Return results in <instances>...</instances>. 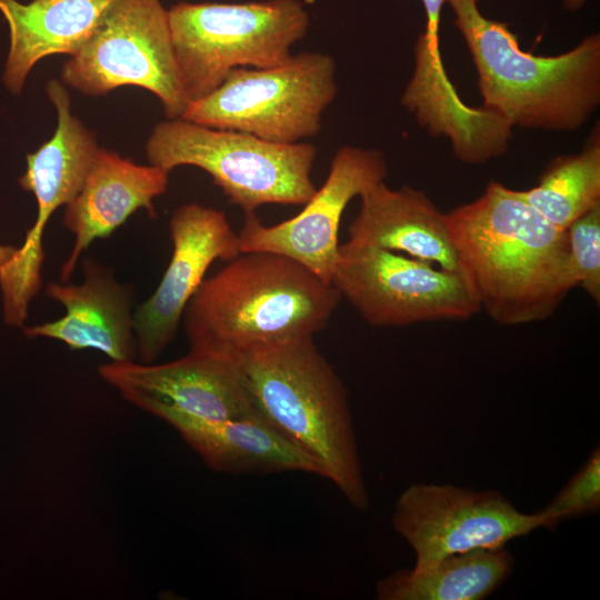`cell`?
I'll list each match as a JSON object with an SVG mask.
<instances>
[{
  "label": "cell",
  "mask_w": 600,
  "mask_h": 600,
  "mask_svg": "<svg viewBox=\"0 0 600 600\" xmlns=\"http://www.w3.org/2000/svg\"><path fill=\"white\" fill-rule=\"evenodd\" d=\"M168 14L189 102L212 92L233 69L286 62L309 28V13L300 0L180 2Z\"/></svg>",
  "instance_id": "6"
},
{
  "label": "cell",
  "mask_w": 600,
  "mask_h": 600,
  "mask_svg": "<svg viewBox=\"0 0 600 600\" xmlns=\"http://www.w3.org/2000/svg\"><path fill=\"white\" fill-rule=\"evenodd\" d=\"M18 248L0 244V269L14 256Z\"/></svg>",
  "instance_id": "24"
},
{
  "label": "cell",
  "mask_w": 600,
  "mask_h": 600,
  "mask_svg": "<svg viewBox=\"0 0 600 600\" xmlns=\"http://www.w3.org/2000/svg\"><path fill=\"white\" fill-rule=\"evenodd\" d=\"M46 294L61 303L66 314L24 328V336L59 340L71 350L94 349L111 361L136 360L131 291L116 281L111 270L87 258L81 283L52 281Z\"/></svg>",
  "instance_id": "14"
},
{
  "label": "cell",
  "mask_w": 600,
  "mask_h": 600,
  "mask_svg": "<svg viewBox=\"0 0 600 600\" xmlns=\"http://www.w3.org/2000/svg\"><path fill=\"white\" fill-rule=\"evenodd\" d=\"M600 509V451L597 447L586 463L543 509L554 521L596 513Z\"/></svg>",
  "instance_id": "23"
},
{
  "label": "cell",
  "mask_w": 600,
  "mask_h": 600,
  "mask_svg": "<svg viewBox=\"0 0 600 600\" xmlns=\"http://www.w3.org/2000/svg\"><path fill=\"white\" fill-rule=\"evenodd\" d=\"M172 253L154 292L133 311L137 358L152 363L174 339L184 310L216 260L240 251L239 236L221 210L186 203L169 222Z\"/></svg>",
  "instance_id": "13"
},
{
  "label": "cell",
  "mask_w": 600,
  "mask_h": 600,
  "mask_svg": "<svg viewBox=\"0 0 600 600\" xmlns=\"http://www.w3.org/2000/svg\"><path fill=\"white\" fill-rule=\"evenodd\" d=\"M513 556L504 548H479L454 553L433 567L399 569L379 580V600H481L510 576Z\"/></svg>",
  "instance_id": "20"
},
{
  "label": "cell",
  "mask_w": 600,
  "mask_h": 600,
  "mask_svg": "<svg viewBox=\"0 0 600 600\" xmlns=\"http://www.w3.org/2000/svg\"><path fill=\"white\" fill-rule=\"evenodd\" d=\"M146 153L150 164L169 172L202 169L244 214L263 204L303 206L317 191L311 178L317 149L308 142L277 143L177 118L154 127Z\"/></svg>",
  "instance_id": "5"
},
{
  "label": "cell",
  "mask_w": 600,
  "mask_h": 600,
  "mask_svg": "<svg viewBox=\"0 0 600 600\" xmlns=\"http://www.w3.org/2000/svg\"><path fill=\"white\" fill-rule=\"evenodd\" d=\"M98 372L128 402L162 420L260 417L233 359L216 351L190 348L182 358L160 364L111 361Z\"/></svg>",
  "instance_id": "12"
},
{
  "label": "cell",
  "mask_w": 600,
  "mask_h": 600,
  "mask_svg": "<svg viewBox=\"0 0 600 600\" xmlns=\"http://www.w3.org/2000/svg\"><path fill=\"white\" fill-rule=\"evenodd\" d=\"M164 421L217 472L268 474L300 471L320 476L318 466L261 417L204 421L169 416Z\"/></svg>",
  "instance_id": "19"
},
{
  "label": "cell",
  "mask_w": 600,
  "mask_h": 600,
  "mask_svg": "<svg viewBox=\"0 0 600 600\" xmlns=\"http://www.w3.org/2000/svg\"><path fill=\"white\" fill-rule=\"evenodd\" d=\"M341 296L299 262L274 252H240L202 281L183 324L190 348L229 357L323 330Z\"/></svg>",
  "instance_id": "3"
},
{
  "label": "cell",
  "mask_w": 600,
  "mask_h": 600,
  "mask_svg": "<svg viewBox=\"0 0 600 600\" xmlns=\"http://www.w3.org/2000/svg\"><path fill=\"white\" fill-rule=\"evenodd\" d=\"M388 174L384 156L376 149L343 146L331 161L328 177L294 217L273 226L247 213L241 252L268 251L286 256L331 284L339 259V227L348 203Z\"/></svg>",
  "instance_id": "11"
},
{
  "label": "cell",
  "mask_w": 600,
  "mask_h": 600,
  "mask_svg": "<svg viewBox=\"0 0 600 600\" xmlns=\"http://www.w3.org/2000/svg\"><path fill=\"white\" fill-rule=\"evenodd\" d=\"M348 228L347 242L381 248L460 272L446 213L414 188H389L384 181L368 188ZM461 273V272H460Z\"/></svg>",
  "instance_id": "16"
},
{
  "label": "cell",
  "mask_w": 600,
  "mask_h": 600,
  "mask_svg": "<svg viewBox=\"0 0 600 600\" xmlns=\"http://www.w3.org/2000/svg\"><path fill=\"white\" fill-rule=\"evenodd\" d=\"M259 416L357 510L369 507L343 381L302 336L231 356Z\"/></svg>",
  "instance_id": "2"
},
{
  "label": "cell",
  "mask_w": 600,
  "mask_h": 600,
  "mask_svg": "<svg viewBox=\"0 0 600 600\" xmlns=\"http://www.w3.org/2000/svg\"><path fill=\"white\" fill-rule=\"evenodd\" d=\"M460 272L480 310L518 326L551 317L571 290L567 230L491 181L472 202L446 213Z\"/></svg>",
  "instance_id": "1"
},
{
  "label": "cell",
  "mask_w": 600,
  "mask_h": 600,
  "mask_svg": "<svg viewBox=\"0 0 600 600\" xmlns=\"http://www.w3.org/2000/svg\"><path fill=\"white\" fill-rule=\"evenodd\" d=\"M116 1L0 0V12L10 31L4 84L12 93H20L39 60L57 53L74 54Z\"/></svg>",
  "instance_id": "18"
},
{
  "label": "cell",
  "mask_w": 600,
  "mask_h": 600,
  "mask_svg": "<svg viewBox=\"0 0 600 600\" xmlns=\"http://www.w3.org/2000/svg\"><path fill=\"white\" fill-rule=\"evenodd\" d=\"M47 94L56 108L58 124L47 142L27 154V169L19 179L38 206L36 221L21 246V252L32 259L44 254L42 239L48 221L79 193L99 150L96 134L72 114L66 87L50 80Z\"/></svg>",
  "instance_id": "17"
},
{
  "label": "cell",
  "mask_w": 600,
  "mask_h": 600,
  "mask_svg": "<svg viewBox=\"0 0 600 600\" xmlns=\"http://www.w3.org/2000/svg\"><path fill=\"white\" fill-rule=\"evenodd\" d=\"M168 182L169 171L99 148L81 190L66 204L63 224L74 242L61 267L60 281H69L93 241L110 237L132 213L144 209L156 217L153 200L166 192Z\"/></svg>",
  "instance_id": "15"
},
{
  "label": "cell",
  "mask_w": 600,
  "mask_h": 600,
  "mask_svg": "<svg viewBox=\"0 0 600 600\" xmlns=\"http://www.w3.org/2000/svg\"><path fill=\"white\" fill-rule=\"evenodd\" d=\"M331 284L378 328L463 321L480 311L462 273L376 247L340 244Z\"/></svg>",
  "instance_id": "9"
},
{
  "label": "cell",
  "mask_w": 600,
  "mask_h": 600,
  "mask_svg": "<svg viewBox=\"0 0 600 600\" xmlns=\"http://www.w3.org/2000/svg\"><path fill=\"white\" fill-rule=\"evenodd\" d=\"M479 0H448L453 24L472 57L483 108L510 127L569 132L600 104V34L569 51H524L508 23L484 17Z\"/></svg>",
  "instance_id": "4"
},
{
  "label": "cell",
  "mask_w": 600,
  "mask_h": 600,
  "mask_svg": "<svg viewBox=\"0 0 600 600\" xmlns=\"http://www.w3.org/2000/svg\"><path fill=\"white\" fill-rule=\"evenodd\" d=\"M62 80L88 96L143 88L158 97L168 119L181 118L189 103L160 0L116 1L63 64Z\"/></svg>",
  "instance_id": "8"
},
{
  "label": "cell",
  "mask_w": 600,
  "mask_h": 600,
  "mask_svg": "<svg viewBox=\"0 0 600 600\" xmlns=\"http://www.w3.org/2000/svg\"><path fill=\"white\" fill-rule=\"evenodd\" d=\"M589 0H563V7L568 11H577L581 9Z\"/></svg>",
  "instance_id": "25"
},
{
  "label": "cell",
  "mask_w": 600,
  "mask_h": 600,
  "mask_svg": "<svg viewBox=\"0 0 600 600\" xmlns=\"http://www.w3.org/2000/svg\"><path fill=\"white\" fill-rule=\"evenodd\" d=\"M338 92L336 63L322 52L270 68H237L212 92L190 101L182 119L277 143L316 137Z\"/></svg>",
  "instance_id": "7"
},
{
  "label": "cell",
  "mask_w": 600,
  "mask_h": 600,
  "mask_svg": "<svg viewBox=\"0 0 600 600\" xmlns=\"http://www.w3.org/2000/svg\"><path fill=\"white\" fill-rule=\"evenodd\" d=\"M569 254L567 276L570 288L580 287L600 302V203L567 228Z\"/></svg>",
  "instance_id": "22"
},
{
  "label": "cell",
  "mask_w": 600,
  "mask_h": 600,
  "mask_svg": "<svg viewBox=\"0 0 600 600\" xmlns=\"http://www.w3.org/2000/svg\"><path fill=\"white\" fill-rule=\"evenodd\" d=\"M393 530L414 552L413 570L479 548H502L536 529L558 524L544 510L523 513L496 490L414 483L397 499Z\"/></svg>",
  "instance_id": "10"
},
{
  "label": "cell",
  "mask_w": 600,
  "mask_h": 600,
  "mask_svg": "<svg viewBox=\"0 0 600 600\" xmlns=\"http://www.w3.org/2000/svg\"><path fill=\"white\" fill-rule=\"evenodd\" d=\"M516 193L556 227L567 228L600 203V128L578 154L557 157L539 182Z\"/></svg>",
  "instance_id": "21"
}]
</instances>
